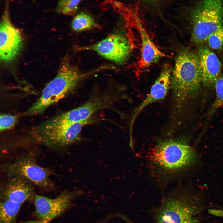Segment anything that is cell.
<instances>
[{
	"label": "cell",
	"instance_id": "cell-12",
	"mask_svg": "<svg viewBox=\"0 0 223 223\" xmlns=\"http://www.w3.org/2000/svg\"><path fill=\"white\" fill-rule=\"evenodd\" d=\"M33 184L18 177H9L1 189L2 200H9L22 204L34 198L35 195Z\"/></svg>",
	"mask_w": 223,
	"mask_h": 223
},
{
	"label": "cell",
	"instance_id": "cell-2",
	"mask_svg": "<svg viewBox=\"0 0 223 223\" xmlns=\"http://www.w3.org/2000/svg\"><path fill=\"white\" fill-rule=\"evenodd\" d=\"M100 71L99 68L81 72L66 58L62 62L56 76L43 89L39 99L27 111L24 115L42 114L50 106L64 98L82 80Z\"/></svg>",
	"mask_w": 223,
	"mask_h": 223
},
{
	"label": "cell",
	"instance_id": "cell-13",
	"mask_svg": "<svg viewBox=\"0 0 223 223\" xmlns=\"http://www.w3.org/2000/svg\"><path fill=\"white\" fill-rule=\"evenodd\" d=\"M171 74L170 67L168 64H165L147 97L135 110L131 122V129L136 118L145 107L165 97L170 87Z\"/></svg>",
	"mask_w": 223,
	"mask_h": 223
},
{
	"label": "cell",
	"instance_id": "cell-15",
	"mask_svg": "<svg viewBox=\"0 0 223 223\" xmlns=\"http://www.w3.org/2000/svg\"><path fill=\"white\" fill-rule=\"evenodd\" d=\"M21 204L9 200H2L0 203V223H15Z\"/></svg>",
	"mask_w": 223,
	"mask_h": 223
},
{
	"label": "cell",
	"instance_id": "cell-4",
	"mask_svg": "<svg viewBox=\"0 0 223 223\" xmlns=\"http://www.w3.org/2000/svg\"><path fill=\"white\" fill-rule=\"evenodd\" d=\"M196 157L190 146L174 139L159 141L149 155L155 165L169 172L178 171L190 165L196 161Z\"/></svg>",
	"mask_w": 223,
	"mask_h": 223
},
{
	"label": "cell",
	"instance_id": "cell-8",
	"mask_svg": "<svg viewBox=\"0 0 223 223\" xmlns=\"http://www.w3.org/2000/svg\"><path fill=\"white\" fill-rule=\"evenodd\" d=\"M79 51L90 50L117 64H121L129 58L131 46L127 36L121 32H116L103 39L84 46L78 47Z\"/></svg>",
	"mask_w": 223,
	"mask_h": 223
},
{
	"label": "cell",
	"instance_id": "cell-16",
	"mask_svg": "<svg viewBox=\"0 0 223 223\" xmlns=\"http://www.w3.org/2000/svg\"><path fill=\"white\" fill-rule=\"evenodd\" d=\"M71 27L75 31L81 32L99 27L94 19L88 13L80 12L73 19Z\"/></svg>",
	"mask_w": 223,
	"mask_h": 223
},
{
	"label": "cell",
	"instance_id": "cell-23",
	"mask_svg": "<svg viewBox=\"0 0 223 223\" xmlns=\"http://www.w3.org/2000/svg\"><path fill=\"white\" fill-rule=\"evenodd\" d=\"M47 221L42 220L37 221H30L27 222H22L20 223H49Z\"/></svg>",
	"mask_w": 223,
	"mask_h": 223
},
{
	"label": "cell",
	"instance_id": "cell-1",
	"mask_svg": "<svg viewBox=\"0 0 223 223\" xmlns=\"http://www.w3.org/2000/svg\"><path fill=\"white\" fill-rule=\"evenodd\" d=\"M170 88L176 112L195 95L201 83L197 56L189 51L178 53L171 73Z\"/></svg>",
	"mask_w": 223,
	"mask_h": 223
},
{
	"label": "cell",
	"instance_id": "cell-17",
	"mask_svg": "<svg viewBox=\"0 0 223 223\" xmlns=\"http://www.w3.org/2000/svg\"><path fill=\"white\" fill-rule=\"evenodd\" d=\"M81 0H60L56 7V12L64 15H73L77 11Z\"/></svg>",
	"mask_w": 223,
	"mask_h": 223
},
{
	"label": "cell",
	"instance_id": "cell-3",
	"mask_svg": "<svg viewBox=\"0 0 223 223\" xmlns=\"http://www.w3.org/2000/svg\"><path fill=\"white\" fill-rule=\"evenodd\" d=\"M192 40L199 43L223 28V0H201L190 10Z\"/></svg>",
	"mask_w": 223,
	"mask_h": 223
},
{
	"label": "cell",
	"instance_id": "cell-6",
	"mask_svg": "<svg viewBox=\"0 0 223 223\" xmlns=\"http://www.w3.org/2000/svg\"><path fill=\"white\" fill-rule=\"evenodd\" d=\"M203 208L195 199L180 196L168 199L159 212L157 223H199Z\"/></svg>",
	"mask_w": 223,
	"mask_h": 223
},
{
	"label": "cell",
	"instance_id": "cell-11",
	"mask_svg": "<svg viewBox=\"0 0 223 223\" xmlns=\"http://www.w3.org/2000/svg\"><path fill=\"white\" fill-rule=\"evenodd\" d=\"M82 193L81 190H64L52 199L35 194L34 198L35 214L40 220L49 222L63 212L69 206L72 200Z\"/></svg>",
	"mask_w": 223,
	"mask_h": 223
},
{
	"label": "cell",
	"instance_id": "cell-14",
	"mask_svg": "<svg viewBox=\"0 0 223 223\" xmlns=\"http://www.w3.org/2000/svg\"><path fill=\"white\" fill-rule=\"evenodd\" d=\"M198 55L201 83L206 87L214 84L220 76L221 62L216 55L207 47L200 48Z\"/></svg>",
	"mask_w": 223,
	"mask_h": 223
},
{
	"label": "cell",
	"instance_id": "cell-10",
	"mask_svg": "<svg viewBox=\"0 0 223 223\" xmlns=\"http://www.w3.org/2000/svg\"><path fill=\"white\" fill-rule=\"evenodd\" d=\"M10 0H6L0 26V57L4 62L15 59L23 43L20 31L13 24L10 19Z\"/></svg>",
	"mask_w": 223,
	"mask_h": 223
},
{
	"label": "cell",
	"instance_id": "cell-20",
	"mask_svg": "<svg viewBox=\"0 0 223 223\" xmlns=\"http://www.w3.org/2000/svg\"><path fill=\"white\" fill-rule=\"evenodd\" d=\"M17 117L9 114H1L0 116V130L1 131L8 129L14 126Z\"/></svg>",
	"mask_w": 223,
	"mask_h": 223
},
{
	"label": "cell",
	"instance_id": "cell-24",
	"mask_svg": "<svg viewBox=\"0 0 223 223\" xmlns=\"http://www.w3.org/2000/svg\"><path fill=\"white\" fill-rule=\"evenodd\" d=\"M110 218H111V217H108L105 219H104L103 221H101L99 223H106V222Z\"/></svg>",
	"mask_w": 223,
	"mask_h": 223
},
{
	"label": "cell",
	"instance_id": "cell-5",
	"mask_svg": "<svg viewBox=\"0 0 223 223\" xmlns=\"http://www.w3.org/2000/svg\"><path fill=\"white\" fill-rule=\"evenodd\" d=\"M1 168L8 177L22 178L40 188L46 190L54 187L50 179L52 172L38 164L30 155H24L14 161L3 164Z\"/></svg>",
	"mask_w": 223,
	"mask_h": 223
},
{
	"label": "cell",
	"instance_id": "cell-19",
	"mask_svg": "<svg viewBox=\"0 0 223 223\" xmlns=\"http://www.w3.org/2000/svg\"><path fill=\"white\" fill-rule=\"evenodd\" d=\"M207 41L212 48L215 50L221 49L223 45V28L212 33Z\"/></svg>",
	"mask_w": 223,
	"mask_h": 223
},
{
	"label": "cell",
	"instance_id": "cell-9",
	"mask_svg": "<svg viewBox=\"0 0 223 223\" xmlns=\"http://www.w3.org/2000/svg\"><path fill=\"white\" fill-rule=\"evenodd\" d=\"M93 121L91 119L57 127L35 129V130L39 140L44 145L52 149H60L79 140L82 129Z\"/></svg>",
	"mask_w": 223,
	"mask_h": 223
},
{
	"label": "cell",
	"instance_id": "cell-7",
	"mask_svg": "<svg viewBox=\"0 0 223 223\" xmlns=\"http://www.w3.org/2000/svg\"><path fill=\"white\" fill-rule=\"evenodd\" d=\"M116 92H106L94 97L81 106L49 119L47 125L55 127L92 119L98 111L107 108L118 99Z\"/></svg>",
	"mask_w": 223,
	"mask_h": 223
},
{
	"label": "cell",
	"instance_id": "cell-18",
	"mask_svg": "<svg viewBox=\"0 0 223 223\" xmlns=\"http://www.w3.org/2000/svg\"><path fill=\"white\" fill-rule=\"evenodd\" d=\"M214 84L216 97L209 111L210 116L223 106V75L219 76Z\"/></svg>",
	"mask_w": 223,
	"mask_h": 223
},
{
	"label": "cell",
	"instance_id": "cell-22",
	"mask_svg": "<svg viewBox=\"0 0 223 223\" xmlns=\"http://www.w3.org/2000/svg\"><path fill=\"white\" fill-rule=\"evenodd\" d=\"M210 213L213 215L223 216V211L216 209H210Z\"/></svg>",
	"mask_w": 223,
	"mask_h": 223
},
{
	"label": "cell",
	"instance_id": "cell-21",
	"mask_svg": "<svg viewBox=\"0 0 223 223\" xmlns=\"http://www.w3.org/2000/svg\"><path fill=\"white\" fill-rule=\"evenodd\" d=\"M143 3L152 7H157L164 0H138Z\"/></svg>",
	"mask_w": 223,
	"mask_h": 223
}]
</instances>
